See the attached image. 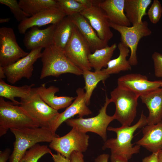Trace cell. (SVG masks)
<instances>
[{"instance_id":"obj_4","label":"cell","mask_w":162,"mask_h":162,"mask_svg":"<svg viewBox=\"0 0 162 162\" xmlns=\"http://www.w3.org/2000/svg\"><path fill=\"white\" fill-rule=\"evenodd\" d=\"M40 127L39 124L20 106L0 97V136L8 129Z\"/></svg>"},{"instance_id":"obj_33","label":"cell","mask_w":162,"mask_h":162,"mask_svg":"<svg viewBox=\"0 0 162 162\" xmlns=\"http://www.w3.org/2000/svg\"><path fill=\"white\" fill-rule=\"evenodd\" d=\"M162 14V7L160 2L154 0L147 13L148 18L153 24L157 23L160 19Z\"/></svg>"},{"instance_id":"obj_13","label":"cell","mask_w":162,"mask_h":162,"mask_svg":"<svg viewBox=\"0 0 162 162\" xmlns=\"http://www.w3.org/2000/svg\"><path fill=\"white\" fill-rule=\"evenodd\" d=\"M76 92L77 95L73 102L64 111L58 113L50 123L49 128L54 134H57L56 130L63 122L74 116L77 115L81 118L92 113L86 102L84 89L78 88Z\"/></svg>"},{"instance_id":"obj_38","label":"cell","mask_w":162,"mask_h":162,"mask_svg":"<svg viewBox=\"0 0 162 162\" xmlns=\"http://www.w3.org/2000/svg\"><path fill=\"white\" fill-rule=\"evenodd\" d=\"M10 150L9 148L0 151V162H6L10 157Z\"/></svg>"},{"instance_id":"obj_25","label":"cell","mask_w":162,"mask_h":162,"mask_svg":"<svg viewBox=\"0 0 162 162\" xmlns=\"http://www.w3.org/2000/svg\"><path fill=\"white\" fill-rule=\"evenodd\" d=\"M119 54L117 58L111 60L106 68L102 69L106 74H118L121 71L130 70L131 65L126 57L129 56L130 51L129 48L121 42L117 46Z\"/></svg>"},{"instance_id":"obj_43","label":"cell","mask_w":162,"mask_h":162,"mask_svg":"<svg viewBox=\"0 0 162 162\" xmlns=\"http://www.w3.org/2000/svg\"><path fill=\"white\" fill-rule=\"evenodd\" d=\"M157 158L158 162H162V150L157 152Z\"/></svg>"},{"instance_id":"obj_34","label":"cell","mask_w":162,"mask_h":162,"mask_svg":"<svg viewBox=\"0 0 162 162\" xmlns=\"http://www.w3.org/2000/svg\"><path fill=\"white\" fill-rule=\"evenodd\" d=\"M152 58L154 66L155 76L162 77V54L155 52L152 54Z\"/></svg>"},{"instance_id":"obj_23","label":"cell","mask_w":162,"mask_h":162,"mask_svg":"<svg viewBox=\"0 0 162 162\" xmlns=\"http://www.w3.org/2000/svg\"><path fill=\"white\" fill-rule=\"evenodd\" d=\"M152 0H125L124 11L133 26L142 22V18L147 15L146 9Z\"/></svg>"},{"instance_id":"obj_37","label":"cell","mask_w":162,"mask_h":162,"mask_svg":"<svg viewBox=\"0 0 162 162\" xmlns=\"http://www.w3.org/2000/svg\"><path fill=\"white\" fill-rule=\"evenodd\" d=\"M51 155L54 162H70V159L65 157L59 153H52Z\"/></svg>"},{"instance_id":"obj_6","label":"cell","mask_w":162,"mask_h":162,"mask_svg":"<svg viewBox=\"0 0 162 162\" xmlns=\"http://www.w3.org/2000/svg\"><path fill=\"white\" fill-rule=\"evenodd\" d=\"M111 102L110 98L106 95L104 105L96 116L88 118H70L65 122L68 125L75 128L81 132L85 133L88 132L95 133L105 142L107 140L106 131L108 126L115 119L113 115L109 116L106 112L107 106Z\"/></svg>"},{"instance_id":"obj_5","label":"cell","mask_w":162,"mask_h":162,"mask_svg":"<svg viewBox=\"0 0 162 162\" xmlns=\"http://www.w3.org/2000/svg\"><path fill=\"white\" fill-rule=\"evenodd\" d=\"M111 102L116 106L113 115L115 119L123 126H130L137 113L139 97L133 92L118 86L110 93Z\"/></svg>"},{"instance_id":"obj_39","label":"cell","mask_w":162,"mask_h":162,"mask_svg":"<svg viewBox=\"0 0 162 162\" xmlns=\"http://www.w3.org/2000/svg\"><path fill=\"white\" fill-rule=\"evenodd\" d=\"M111 162H128L126 158L120 156L111 154L110 156Z\"/></svg>"},{"instance_id":"obj_21","label":"cell","mask_w":162,"mask_h":162,"mask_svg":"<svg viewBox=\"0 0 162 162\" xmlns=\"http://www.w3.org/2000/svg\"><path fill=\"white\" fill-rule=\"evenodd\" d=\"M125 0H100L98 6L104 11L110 22L130 26V23L124 11Z\"/></svg>"},{"instance_id":"obj_8","label":"cell","mask_w":162,"mask_h":162,"mask_svg":"<svg viewBox=\"0 0 162 162\" xmlns=\"http://www.w3.org/2000/svg\"><path fill=\"white\" fill-rule=\"evenodd\" d=\"M111 28L117 31L121 35V42L128 47L130 54L128 61L131 66L138 63L136 51L138 43L143 37L150 35L152 31L147 21L131 27L121 26L110 22Z\"/></svg>"},{"instance_id":"obj_30","label":"cell","mask_w":162,"mask_h":162,"mask_svg":"<svg viewBox=\"0 0 162 162\" xmlns=\"http://www.w3.org/2000/svg\"><path fill=\"white\" fill-rule=\"evenodd\" d=\"M48 153H52L47 146L37 143L26 152L20 162H38L42 156Z\"/></svg>"},{"instance_id":"obj_27","label":"cell","mask_w":162,"mask_h":162,"mask_svg":"<svg viewBox=\"0 0 162 162\" xmlns=\"http://www.w3.org/2000/svg\"><path fill=\"white\" fill-rule=\"evenodd\" d=\"M117 47L116 44H114L110 46L97 50L89 54L88 59L91 68L96 71L106 67Z\"/></svg>"},{"instance_id":"obj_19","label":"cell","mask_w":162,"mask_h":162,"mask_svg":"<svg viewBox=\"0 0 162 162\" xmlns=\"http://www.w3.org/2000/svg\"><path fill=\"white\" fill-rule=\"evenodd\" d=\"M143 136L136 142L152 153L162 150V121L156 124L147 125L142 130Z\"/></svg>"},{"instance_id":"obj_31","label":"cell","mask_w":162,"mask_h":162,"mask_svg":"<svg viewBox=\"0 0 162 162\" xmlns=\"http://www.w3.org/2000/svg\"><path fill=\"white\" fill-rule=\"evenodd\" d=\"M58 8L66 16H71L80 13L86 8L76 0H56Z\"/></svg>"},{"instance_id":"obj_35","label":"cell","mask_w":162,"mask_h":162,"mask_svg":"<svg viewBox=\"0 0 162 162\" xmlns=\"http://www.w3.org/2000/svg\"><path fill=\"white\" fill-rule=\"evenodd\" d=\"M70 162H85L82 153L74 151L71 154L70 158Z\"/></svg>"},{"instance_id":"obj_41","label":"cell","mask_w":162,"mask_h":162,"mask_svg":"<svg viewBox=\"0 0 162 162\" xmlns=\"http://www.w3.org/2000/svg\"><path fill=\"white\" fill-rule=\"evenodd\" d=\"M109 156L108 154H100L95 159L94 162H108Z\"/></svg>"},{"instance_id":"obj_20","label":"cell","mask_w":162,"mask_h":162,"mask_svg":"<svg viewBox=\"0 0 162 162\" xmlns=\"http://www.w3.org/2000/svg\"><path fill=\"white\" fill-rule=\"evenodd\" d=\"M140 98L149 110L147 125L156 124L162 121V88H158Z\"/></svg>"},{"instance_id":"obj_16","label":"cell","mask_w":162,"mask_h":162,"mask_svg":"<svg viewBox=\"0 0 162 162\" xmlns=\"http://www.w3.org/2000/svg\"><path fill=\"white\" fill-rule=\"evenodd\" d=\"M65 16L58 8L46 9L20 22L18 26V30L20 34H25L28 29L33 27L57 24Z\"/></svg>"},{"instance_id":"obj_32","label":"cell","mask_w":162,"mask_h":162,"mask_svg":"<svg viewBox=\"0 0 162 162\" xmlns=\"http://www.w3.org/2000/svg\"><path fill=\"white\" fill-rule=\"evenodd\" d=\"M0 3L8 6L15 19L20 22L30 17L22 10L16 0H0Z\"/></svg>"},{"instance_id":"obj_12","label":"cell","mask_w":162,"mask_h":162,"mask_svg":"<svg viewBox=\"0 0 162 162\" xmlns=\"http://www.w3.org/2000/svg\"><path fill=\"white\" fill-rule=\"evenodd\" d=\"M42 49L32 50L26 56L15 63L3 67L8 82L14 84L23 77L30 79L32 75L34 63L41 58Z\"/></svg>"},{"instance_id":"obj_28","label":"cell","mask_w":162,"mask_h":162,"mask_svg":"<svg viewBox=\"0 0 162 162\" xmlns=\"http://www.w3.org/2000/svg\"><path fill=\"white\" fill-rule=\"evenodd\" d=\"M82 75L85 81V98L87 105L90 104V99L93 91L97 85L101 81H104L110 76L102 70L92 72L90 70H83Z\"/></svg>"},{"instance_id":"obj_40","label":"cell","mask_w":162,"mask_h":162,"mask_svg":"<svg viewBox=\"0 0 162 162\" xmlns=\"http://www.w3.org/2000/svg\"><path fill=\"white\" fill-rule=\"evenodd\" d=\"M157 154V152L152 153L150 155L143 158L142 162H158Z\"/></svg>"},{"instance_id":"obj_1","label":"cell","mask_w":162,"mask_h":162,"mask_svg":"<svg viewBox=\"0 0 162 162\" xmlns=\"http://www.w3.org/2000/svg\"><path fill=\"white\" fill-rule=\"evenodd\" d=\"M147 124V117L142 111L138 121L132 126L108 127L107 130L115 132L116 137L107 140L104 142L102 149H110L111 154L122 156L129 160L133 154L139 152L140 148L137 145L133 146L131 142L134 134L137 129Z\"/></svg>"},{"instance_id":"obj_24","label":"cell","mask_w":162,"mask_h":162,"mask_svg":"<svg viewBox=\"0 0 162 162\" xmlns=\"http://www.w3.org/2000/svg\"><path fill=\"white\" fill-rule=\"evenodd\" d=\"M75 26L70 16L64 17L56 25L53 44L64 50L71 38Z\"/></svg>"},{"instance_id":"obj_36","label":"cell","mask_w":162,"mask_h":162,"mask_svg":"<svg viewBox=\"0 0 162 162\" xmlns=\"http://www.w3.org/2000/svg\"><path fill=\"white\" fill-rule=\"evenodd\" d=\"M77 2L84 5L86 8L91 7L94 5H98L100 0H76Z\"/></svg>"},{"instance_id":"obj_14","label":"cell","mask_w":162,"mask_h":162,"mask_svg":"<svg viewBox=\"0 0 162 162\" xmlns=\"http://www.w3.org/2000/svg\"><path fill=\"white\" fill-rule=\"evenodd\" d=\"M161 80L151 81L147 77L139 74L122 76L117 80L118 86L127 89L139 97L160 87Z\"/></svg>"},{"instance_id":"obj_7","label":"cell","mask_w":162,"mask_h":162,"mask_svg":"<svg viewBox=\"0 0 162 162\" xmlns=\"http://www.w3.org/2000/svg\"><path fill=\"white\" fill-rule=\"evenodd\" d=\"M20 99V106L40 127L49 128L51 121L59 113L42 100L36 91L35 88H32L30 94L27 98Z\"/></svg>"},{"instance_id":"obj_22","label":"cell","mask_w":162,"mask_h":162,"mask_svg":"<svg viewBox=\"0 0 162 162\" xmlns=\"http://www.w3.org/2000/svg\"><path fill=\"white\" fill-rule=\"evenodd\" d=\"M35 89L44 101L50 107L57 110L67 107L76 98L67 96H56L55 94L59 91V88L53 86L46 88L45 83L35 88Z\"/></svg>"},{"instance_id":"obj_15","label":"cell","mask_w":162,"mask_h":162,"mask_svg":"<svg viewBox=\"0 0 162 162\" xmlns=\"http://www.w3.org/2000/svg\"><path fill=\"white\" fill-rule=\"evenodd\" d=\"M80 14L88 21L98 37L108 43L112 38L113 33L105 13L98 5L86 9Z\"/></svg>"},{"instance_id":"obj_42","label":"cell","mask_w":162,"mask_h":162,"mask_svg":"<svg viewBox=\"0 0 162 162\" xmlns=\"http://www.w3.org/2000/svg\"><path fill=\"white\" fill-rule=\"evenodd\" d=\"M6 77L3 67L0 66V79H3Z\"/></svg>"},{"instance_id":"obj_45","label":"cell","mask_w":162,"mask_h":162,"mask_svg":"<svg viewBox=\"0 0 162 162\" xmlns=\"http://www.w3.org/2000/svg\"><path fill=\"white\" fill-rule=\"evenodd\" d=\"M161 80V84L160 87L162 88V80Z\"/></svg>"},{"instance_id":"obj_44","label":"cell","mask_w":162,"mask_h":162,"mask_svg":"<svg viewBox=\"0 0 162 162\" xmlns=\"http://www.w3.org/2000/svg\"><path fill=\"white\" fill-rule=\"evenodd\" d=\"M11 18L10 17L5 18H0V23H3L5 22H7L10 21Z\"/></svg>"},{"instance_id":"obj_10","label":"cell","mask_w":162,"mask_h":162,"mask_svg":"<svg viewBox=\"0 0 162 162\" xmlns=\"http://www.w3.org/2000/svg\"><path fill=\"white\" fill-rule=\"evenodd\" d=\"M64 51L68 58L82 70H91L88 59L91 52L90 47L75 26Z\"/></svg>"},{"instance_id":"obj_9","label":"cell","mask_w":162,"mask_h":162,"mask_svg":"<svg viewBox=\"0 0 162 162\" xmlns=\"http://www.w3.org/2000/svg\"><path fill=\"white\" fill-rule=\"evenodd\" d=\"M89 136L75 128L64 136L55 137L50 142L49 147L57 153L70 159L74 151L85 152L89 146Z\"/></svg>"},{"instance_id":"obj_3","label":"cell","mask_w":162,"mask_h":162,"mask_svg":"<svg viewBox=\"0 0 162 162\" xmlns=\"http://www.w3.org/2000/svg\"><path fill=\"white\" fill-rule=\"evenodd\" d=\"M40 58L42 67L40 79L50 76L58 77L67 73L82 75V70L68 58L64 50L53 44L44 48Z\"/></svg>"},{"instance_id":"obj_18","label":"cell","mask_w":162,"mask_h":162,"mask_svg":"<svg viewBox=\"0 0 162 162\" xmlns=\"http://www.w3.org/2000/svg\"><path fill=\"white\" fill-rule=\"evenodd\" d=\"M70 16L88 44L91 52L108 46V42L98 37L88 21L80 13Z\"/></svg>"},{"instance_id":"obj_26","label":"cell","mask_w":162,"mask_h":162,"mask_svg":"<svg viewBox=\"0 0 162 162\" xmlns=\"http://www.w3.org/2000/svg\"><path fill=\"white\" fill-rule=\"evenodd\" d=\"M34 84L24 85L21 86H13L8 84L0 79V97L7 98L15 105H19L20 102L15 99V97L24 98L30 94Z\"/></svg>"},{"instance_id":"obj_29","label":"cell","mask_w":162,"mask_h":162,"mask_svg":"<svg viewBox=\"0 0 162 162\" xmlns=\"http://www.w3.org/2000/svg\"><path fill=\"white\" fill-rule=\"evenodd\" d=\"M18 3L30 17L46 9L58 8L56 0H20Z\"/></svg>"},{"instance_id":"obj_17","label":"cell","mask_w":162,"mask_h":162,"mask_svg":"<svg viewBox=\"0 0 162 162\" xmlns=\"http://www.w3.org/2000/svg\"><path fill=\"white\" fill-rule=\"evenodd\" d=\"M56 24L40 29L33 27L25 34L23 42L26 49L32 50L38 48H46L53 44V36Z\"/></svg>"},{"instance_id":"obj_11","label":"cell","mask_w":162,"mask_h":162,"mask_svg":"<svg viewBox=\"0 0 162 162\" xmlns=\"http://www.w3.org/2000/svg\"><path fill=\"white\" fill-rule=\"evenodd\" d=\"M28 54L19 45L12 28H0V66L11 64Z\"/></svg>"},{"instance_id":"obj_2","label":"cell","mask_w":162,"mask_h":162,"mask_svg":"<svg viewBox=\"0 0 162 162\" xmlns=\"http://www.w3.org/2000/svg\"><path fill=\"white\" fill-rule=\"evenodd\" d=\"M14 135L15 141L9 162H20L26 152L36 144L41 142H51L55 137L49 127L25 128L10 129Z\"/></svg>"}]
</instances>
